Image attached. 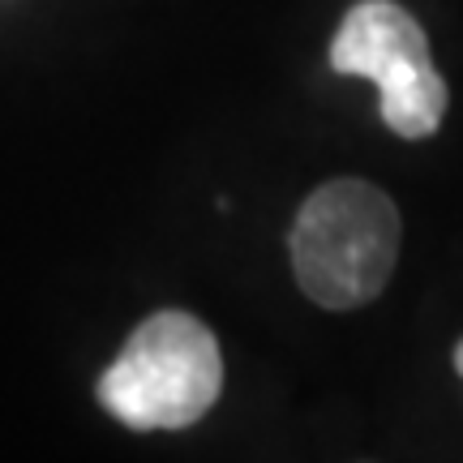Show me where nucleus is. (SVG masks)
Instances as JSON below:
<instances>
[{
  "label": "nucleus",
  "instance_id": "obj_1",
  "mask_svg": "<svg viewBox=\"0 0 463 463\" xmlns=\"http://www.w3.org/2000/svg\"><path fill=\"white\" fill-rule=\"evenodd\" d=\"M399 211L369 181H331L305 198L292 223V270L322 309H361L399 258Z\"/></svg>",
  "mask_w": 463,
  "mask_h": 463
},
{
  "label": "nucleus",
  "instance_id": "obj_3",
  "mask_svg": "<svg viewBox=\"0 0 463 463\" xmlns=\"http://www.w3.org/2000/svg\"><path fill=\"white\" fill-rule=\"evenodd\" d=\"M331 65L378 86L382 120L399 137H430L447 116V82L433 65L430 39L395 0H361L347 9L335 31Z\"/></svg>",
  "mask_w": 463,
  "mask_h": 463
},
{
  "label": "nucleus",
  "instance_id": "obj_2",
  "mask_svg": "<svg viewBox=\"0 0 463 463\" xmlns=\"http://www.w3.org/2000/svg\"><path fill=\"white\" fill-rule=\"evenodd\" d=\"M223 391L215 335L181 309L146 317L99 378V403L129 430H184Z\"/></svg>",
  "mask_w": 463,
  "mask_h": 463
},
{
  "label": "nucleus",
  "instance_id": "obj_4",
  "mask_svg": "<svg viewBox=\"0 0 463 463\" xmlns=\"http://www.w3.org/2000/svg\"><path fill=\"white\" fill-rule=\"evenodd\" d=\"M455 369H459V378H463V344L455 347Z\"/></svg>",
  "mask_w": 463,
  "mask_h": 463
}]
</instances>
